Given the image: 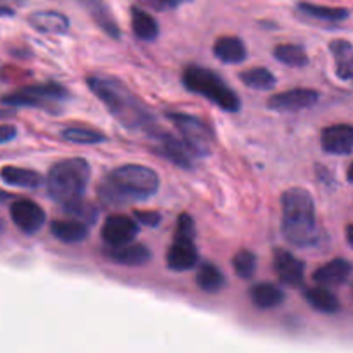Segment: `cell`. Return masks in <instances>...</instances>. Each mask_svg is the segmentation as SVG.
Returning a JSON list of instances; mask_svg holds the SVG:
<instances>
[{
  "label": "cell",
  "instance_id": "4",
  "mask_svg": "<svg viewBox=\"0 0 353 353\" xmlns=\"http://www.w3.org/2000/svg\"><path fill=\"white\" fill-rule=\"evenodd\" d=\"M90 181V165L83 158H70L56 163L47 175L49 196L61 206H70L83 198Z\"/></svg>",
  "mask_w": 353,
  "mask_h": 353
},
{
  "label": "cell",
  "instance_id": "34",
  "mask_svg": "<svg viewBox=\"0 0 353 353\" xmlns=\"http://www.w3.org/2000/svg\"><path fill=\"white\" fill-rule=\"evenodd\" d=\"M135 220L148 227H156L159 222H161V215L158 212H142V210H137L134 213Z\"/></svg>",
  "mask_w": 353,
  "mask_h": 353
},
{
  "label": "cell",
  "instance_id": "3",
  "mask_svg": "<svg viewBox=\"0 0 353 353\" xmlns=\"http://www.w3.org/2000/svg\"><path fill=\"white\" fill-rule=\"evenodd\" d=\"M281 208L284 237L298 248L315 246L321 239V229L315 219V205L310 192L301 188L288 189L281 198Z\"/></svg>",
  "mask_w": 353,
  "mask_h": 353
},
{
  "label": "cell",
  "instance_id": "16",
  "mask_svg": "<svg viewBox=\"0 0 353 353\" xmlns=\"http://www.w3.org/2000/svg\"><path fill=\"white\" fill-rule=\"evenodd\" d=\"M106 256L108 260L114 261V263L127 265V267H137V265H144L151 260V251L144 244L130 243L117 248L108 246Z\"/></svg>",
  "mask_w": 353,
  "mask_h": 353
},
{
  "label": "cell",
  "instance_id": "12",
  "mask_svg": "<svg viewBox=\"0 0 353 353\" xmlns=\"http://www.w3.org/2000/svg\"><path fill=\"white\" fill-rule=\"evenodd\" d=\"M198 260L199 254L194 246V239L175 237L172 246L168 248V253H166V265H168V269L175 270V272L191 270L198 263Z\"/></svg>",
  "mask_w": 353,
  "mask_h": 353
},
{
  "label": "cell",
  "instance_id": "38",
  "mask_svg": "<svg viewBox=\"0 0 353 353\" xmlns=\"http://www.w3.org/2000/svg\"><path fill=\"white\" fill-rule=\"evenodd\" d=\"M348 181L353 184V163L350 165V168H348Z\"/></svg>",
  "mask_w": 353,
  "mask_h": 353
},
{
  "label": "cell",
  "instance_id": "33",
  "mask_svg": "<svg viewBox=\"0 0 353 353\" xmlns=\"http://www.w3.org/2000/svg\"><path fill=\"white\" fill-rule=\"evenodd\" d=\"M148 8L156 9V11H170V9L179 8L181 4L188 2V0H139Z\"/></svg>",
  "mask_w": 353,
  "mask_h": 353
},
{
  "label": "cell",
  "instance_id": "17",
  "mask_svg": "<svg viewBox=\"0 0 353 353\" xmlns=\"http://www.w3.org/2000/svg\"><path fill=\"white\" fill-rule=\"evenodd\" d=\"M28 23L37 32L47 35H64L70 30V19L56 11L33 12L28 18Z\"/></svg>",
  "mask_w": 353,
  "mask_h": 353
},
{
  "label": "cell",
  "instance_id": "7",
  "mask_svg": "<svg viewBox=\"0 0 353 353\" xmlns=\"http://www.w3.org/2000/svg\"><path fill=\"white\" fill-rule=\"evenodd\" d=\"M152 142H154V151L159 156H163L165 159H168L173 165L181 166V168H192L194 165V158L198 156L194 154L191 148L185 144V141L182 137H175L170 132L159 128L158 132L151 135Z\"/></svg>",
  "mask_w": 353,
  "mask_h": 353
},
{
  "label": "cell",
  "instance_id": "14",
  "mask_svg": "<svg viewBox=\"0 0 353 353\" xmlns=\"http://www.w3.org/2000/svg\"><path fill=\"white\" fill-rule=\"evenodd\" d=\"M352 272L353 267L348 260H345V258H334V260L327 261V263H324L322 267H319L315 270L314 281L317 283V286H341V284H345L348 281Z\"/></svg>",
  "mask_w": 353,
  "mask_h": 353
},
{
  "label": "cell",
  "instance_id": "28",
  "mask_svg": "<svg viewBox=\"0 0 353 353\" xmlns=\"http://www.w3.org/2000/svg\"><path fill=\"white\" fill-rule=\"evenodd\" d=\"M239 78L243 80L244 85H248L253 90H270V88L276 87V77H274V73H270L267 68L261 66L243 71L239 74Z\"/></svg>",
  "mask_w": 353,
  "mask_h": 353
},
{
  "label": "cell",
  "instance_id": "30",
  "mask_svg": "<svg viewBox=\"0 0 353 353\" xmlns=\"http://www.w3.org/2000/svg\"><path fill=\"white\" fill-rule=\"evenodd\" d=\"M232 267L241 279H250L256 272V256L250 250L237 251L232 258Z\"/></svg>",
  "mask_w": 353,
  "mask_h": 353
},
{
  "label": "cell",
  "instance_id": "36",
  "mask_svg": "<svg viewBox=\"0 0 353 353\" xmlns=\"http://www.w3.org/2000/svg\"><path fill=\"white\" fill-rule=\"evenodd\" d=\"M346 241H348L350 246L353 248V225L346 227Z\"/></svg>",
  "mask_w": 353,
  "mask_h": 353
},
{
  "label": "cell",
  "instance_id": "26",
  "mask_svg": "<svg viewBox=\"0 0 353 353\" xmlns=\"http://www.w3.org/2000/svg\"><path fill=\"white\" fill-rule=\"evenodd\" d=\"M196 283H198L199 290L206 291V293H216L225 284V277H223L222 270L213 263H203L196 274Z\"/></svg>",
  "mask_w": 353,
  "mask_h": 353
},
{
  "label": "cell",
  "instance_id": "29",
  "mask_svg": "<svg viewBox=\"0 0 353 353\" xmlns=\"http://www.w3.org/2000/svg\"><path fill=\"white\" fill-rule=\"evenodd\" d=\"M64 141L73 142V144H101L106 141V135L99 130L94 128H85V127H68L63 130Z\"/></svg>",
  "mask_w": 353,
  "mask_h": 353
},
{
  "label": "cell",
  "instance_id": "2",
  "mask_svg": "<svg viewBox=\"0 0 353 353\" xmlns=\"http://www.w3.org/2000/svg\"><path fill=\"white\" fill-rule=\"evenodd\" d=\"M159 189V176L154 170L144 165H123L114 168L97 185V196L108 206H127L144 201Z\"/></svg>",
  "mask_w": 353,
  "mask_h": 353
},
{
  "label": "cell",
  "instance_id": "20",
  "mask_svg": "<svg viewBox=\"0 0 353 353\" xmlns=\"http://www.w3.org/2000/svg\"><path fill=\"white\" fill-rule=\"evenodd\" d=\"M213 52H215L216 59L225 64H239L248 56L246 46L237 37H222V39H219L213 46Z\"/></svg>",
  "mask_w": 353,
  "mask_h": 353
},
{
  "label": "cell",
  "instance_id": "27",
  "mask_svg": "<svg viewBox=\"0 0 353 353\" xmlns=\"http://www.w3.org/2000/svg\"><path fill=\"white\" fill-rule=\"evenodd\" d=\"M274 57L279 63L291 68H303L308 64V56L305 49L296 43H281L274 49Z\"/></svg>",
  "mask_w": 353,
  "mask_h": 353
},
{
  "label": "cell",
  "instance_id": "25",
  "mask_svg": "<svg viewBox=\"0 0 353 353\" xmlns=\"http://www.w3.org/2000/svg\"><path fill=\"white\" fill-rule=\"evenodd\" d=\"M132 30L135 37L144 42H152L159 35V26L156 19L141 8H132Z\"/></svg>",
  "mask_w": 353,
  "mask_h": 353
},
{
  "label": "cell",
  "instance_id": "11",
  "mask_svg": "<svg viewBox=\"0 0 353 353\" xmlns=\"http://www.w3.org/2000/svg\"><path fill=\"white\" fill-rule=\"evenodd\" d=\"M137 223L125 215L108 216L106 222L103 223V229H101L103 241L111 248L130 244L137 236Z\"/></svg>",
  "mask_w": 353,
  "mask_h": 353
},
{
  "label": "cell",
  "instance_id": "35",
  "mask_svg": "<svg viewBox=\"0 0 353 353\" xmlns=\"http://www.w3.org/2000/svg\"><path fill=\"white\" fill-rule=\"evenodd\" d=\"M18 130H16L14 125H0V144H6V142H11L16 137Z\"/></svg>",
  "mask_w": 353,
  "mask_h": 353
},
{
  "label": "cell",
  "instance_id": "37",
  "mask_svg": "<svg viewBox=\"0 0 353 353\" xmlns=\"http://www.w3.org/2000/svg\"><path fill=\"white\" fill-rule=\"evenodd\" d=\"M0 16H12V9L0 8Z\"/></svg>",
  "mask_w": 353,
  "mask_h": 353
},
{
  "label": "cell",
  "instance_id": "1",
  "mask_svg": "<svg viewBox=\"0 0 353 353\" xmlns=\"http://www.w3.org/2000/svg\"><path fill=\"white\" fill-rule=\"evenodd\" d=\"M87 85L125 128L132 132H144L149 137L159 130L156 118L148 106L121 80L110 74H90L87 78Z\"/></svg>",
  "mask_w": 353,
  "mask_h": 353
},
{
  "label": "cell",
  "instance_id": "22",
  "mask_svg": "<svg viewBox=\"0 0 353 353\" xmlns=\"http://www.w3.org/2000/svg\"><path fill=\"white\" fill-rule=\"evenodd\" d=\"M305 300H307V303L310 305L312 308H315V310L325 315L338 314L339 308H341L338 296H336L329 288L324 286L308 288V290L305 291Z\"/></svg>",
  "mask_w": 353,
  "mask_h": 353
},
{
  "label": "cell",
  "instance_id": "24",
  "mask_svg": "<svg viewBox=\"0 0 353 353\" xmlns=\"http://www.w3.org/2000/svg\"><path fill=\"white\" fill-rule=\"evenodd\" d=\"M298 12L303 14L305 18L324 23H338L348 18V11H346V9L327 8V6L310 4V2H300V4H298Z\"/></svg>",
  "mask_w": 353,
  "mask_h": 353
},
{
  "label": "cell",
  "instance_id": "19",
  "mask_svg": "<svg viewBox=\"0 0 353 353\" xmlns=\"http://www.w3.org/2000/svg\"><path fill=\"white\" fill-rule=\"evenodd\" d=\"M0 179L8 185H12V188L37 189L42 185V175L39 172L11 165L0 170Z\"/></svg>",
  "mask_w": 353,
  "mask_h": 353
},
{
  "label": "cell",
  "instance_id": "5",
  "mask_svg": "<svg viewBox=\"0 0 353 353\" xmlns=\"http://www.w3.org/2000/svg\"><path fill=\"white\" fill-rule=\"evenodd\" d=\"M185 88L198 96L205 97L220 110L236 113L241 110V99L232 88L212 70L201 66H188L182 73Z\"/></svg>",
  "mask_w": 353,
  "mask_h": 353
},
{
  "label": "cell",
  "instance_id": "31",
  "mask_svg": "<svg viewBox=\"0 0 353 353\" xmlns=\"http://www.w3.org/2000/svg\"><path fill=\"white\" fill-rule=\"evenodd\" d=\"M66 210H68V213H70V215L77 216V219H80L81 222H83V220H87L88 223L96 222L97 210L94 208L90 203H85V201H81V199H80V201H77V203H73V205L66 206Z\"/></svg>",
  "mask_w": 353,
  "mask_h": 353
},
{
  "label": "cell",
  "instance_id": "23",
  "mask_svg": "<svg viewBox=\"0 0 353 353\" xmlns=\"http://www.w3.org/2000/svg\"><path fill=\"white\" fill-rule=\"evenodd\" d=\"M50 232L61 243L74 244L88 236V227L81 220H54L50 225Z\"/></svg>",
  "mask_w": 353,
  "mask_h": 353
},
{
  "label": "cell",
  "instance_id": "32",
  "mask_svg": "<svg viewBox=\"0 0 353 353\" xmlns=\"http://www.w3.org/2000/svg\"><path fill=\"white\" fill-rule=\"evenodd\" d=\"M175 237H181V239H194L196 225L191 215L182 213V215L179 216V222H176V229H175Z\"/></svg>",
  "mask_w": 353,
  "mask_h": 353
},
{
  "label": "cell",
  "instance_id": "18",
  "mask_svg": "<svg viewBox=\"0 0 353 353\" xmlns=\"http://www.w3.org/2000/svg\"><path fill=\"white\" fill-rule=\"evenodd\" d=\"M329 50L332 54L336 66V74L341 80H353V46L348 40H332L329 43Z\"/></svg>",
  "mask_w": 353,
  "mask_h": 353
},
{
  "label": "cell",
  "instance_id": "9",
  "mask_svg": "<svg viewBox=\"0 0 353 353\" xmlns=\"http://www.w3.org/2000/svg\"><path fill=\"white\" fill-rule=\"evenodd\" d=\"M11 219L14 225L25 234H37L46 223V212L32 199H19L11 205Z\"/></svg>",
  "mask_w": 353,
  "mask_h": 353
},
{
  "label": "cell",
  "instance_id": "39",
  "mask_svg": "<svg viewBox=\"0 0 353 353\" xmlns=\"http://www.w3.org/2000/svg\"><path fill=\"white\" fill-rule=\"evenodd\" d=\"M9 194H6V192H0V201H4V199H8Z\"/></svg>",
  "mask_w": 353,
  "mask_h": 353
},
{
  "label": "cell",
  "instance_id": "21",
  "mask_svg": "<svg viewBox=\"0 0 353 353\" xmlns=\"http://www.w3.org/2000/svg\"><path fill=\"white\" fill-rule=\"evenodd\" d=\"M250 298L253 301L254 307L263 308V310H269V308H276L279 305L284 303V291L281 288H277L276 284L270 283H260L254 284L250 290Z\"/></svg>",
  "mask_w": 353,
  "mask_h": 353
},
{
  "label": "cell",
  "instance_id": "13",
  "mask_svg": "<svg viewBox=\"0 0 353 353\" xmlns=\"http://www.w3.org/2000/svg\"><path fill=\"white\" fill-rule=\"evenodd\" d=\"M322 149L329 154H350L353 152V127L352 125H331L324 128L321 135Z\"/></svg>",
  "mask_w": 353,
  "mask_h": 353
},
{
  "label": "cell",
  "instance_id": "15",
  "mask_svg": "<svg viewBox=\"0 0 353 353\" xmlns=\"http://www.w3.org/2000/svg\"><path fill=\"white\" fill-rule=\"evenodd\" d=\"M78 4L90 14V18L97 23L101 30L111 39H120V28L117 25V19L113 18L108 6L104 4V0H77Z\"/></svg>",
  "mask_w": 353,
  "mask_h": 353
},
{
  "label": "cell",
  "instance_id": "8",
  "mask_svg": "<svg viewBox=\"0 0 353 353\" xmlns=\"http://www.w3.org/2000/svg\"><path fill=\"white\" fill-rule=\"evenodd\" d=\"M319 101L317 90L312 88H293V90H286V92L276 94L267 101V106L272 111H279V113H296V111L308 110V108L315 106Z\"/></svg>",
  "mask_w": 353,
  "mask_h": 353
},
{
  "label": "cell",
  "instance_id": "6",
  "mask_svg": "<svg viewBox=\"0 0 353 353\" xmlns=\"http://www.w3.org/2000/svg\"><path fill=\"white\" fill-rule=\"evenodd\" d=\"M166 118H168L170 121H173L176 130L181 132L185 144L194 151V154L198 156V158L212 152V145L215 137H213L212 128H210L205 121L192 117V114L179 113V111H176V113L175 111H170V113H166Z\"/></svg>",
  "mask_w": 353,
  "mask_h": 353
},
{
  "label": "cell",
  "instance_id": "10",
  "mask_svg": "<svg viewBox=\"0 0 353 353\" xmlns=\"http://www.w3.org/2000/svg\"><path fill=\"white\" fill-rule=\"evenodd\" d=\"M274 269L283 284L290 288H301L305 279V263L291 251L277 248L274 250Z\"/></svg>",
  "mask_w": 353,
  "mask_h": 353
}]
</instances>
